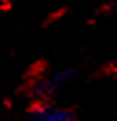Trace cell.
Segmentation results:
<instances>
[{
	"instance_id": "obj_2",
	"label": "cell",
	"mask_w": 117,
	"mask_h": 121,
	"mask_svg": "<svg viewBox=\"0 0 117 121\" xmlns=\"http://www.w3.org/2000/svg\"><path fill=\"white\" fill-rule=\"evenodd\" d=\"M28 121H79V114L70 106H57L51 99H31Z\"/></svg>"
},
{
	"instance_id": "obj_1",
	"label": "cell",
	"mask_w": 117,
	"mask_h": 121,
	"mask_svg": "<svg viewBox=\"0 0 117 121\" xmlns=\"http://www.w3.org/2000/svg\"><path fill=\"white\" fill-rule=\"evenodd\" d=\"M77 75H79V70L75 66H64V68L35 73L28 81V90H26L28 97L29 99H51L64 86H68Z\"/></svg>"
}]
</instances>
